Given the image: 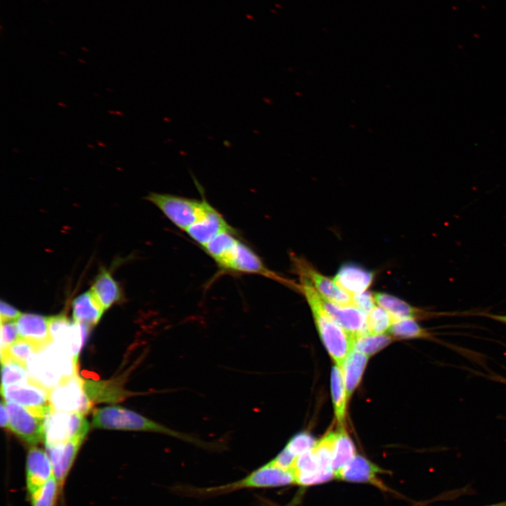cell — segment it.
<instances>
[{
	"label": "cell",
	"mask_w": 506,
	"mask_h": 506,
	"mask_svg": "<svg viewBox=\"0 0 506 506\" xmlns=\"http://www.w3.org/2000/svg\"><path fill=\"white\" fill-rule=\"evenodd\" d=\"M202 248L224 271L260 275L285 282L238 237L235 229L221 233Z\"/></svg>",
	"instance_id": "6da1fadb"
},
{
	"label": "cell",
	"mask_w": 506,
	"mask_h": 506,
	"mask_svg": "<svg viewBox=\"0 0 506 506\" xmlns=\"http://www.w3.org/2000/svg\"><path fill=\"white\" fill-rule=\"evenodd\" d=\"M91 424L95 428L153 432L176 437L202 448H214L192 435L181 432L155 422L136 412L121 406H105L95 410Z\"/></svg>",
	"instance_id": "7a4b0ae2"
},
{
	"label": "cell",
	"mask_w": 506,
	"mask_h": 506,
	"mask_svg": "<svg viewBox=\"0 0 506 506\" xmlns=\"http://www.w3.org/2000/svg\"><path fill=\"white\" fill-rule=\"evenodd\" d=\"M299 286L311 308L320 339L328 353L342 366L344 361L353 350L354 337L347 333L323 310L320 295L309 279L301 276Z\"/></svg>",
	"instance_id": "3957f363"
},
{
	"label": "cell",
	"mask_w": 506,
	"mask_h": 506,
	"mask_svg": "<svg viewBox=\"0 0 506 506\" xmlns=\"http://www.w3.org/2000/svg\"><path fill=\"white\" fill-rule=\"evenodd\" d=\"M27 369L34 382L48 390L78 374L77 363L72 355L53 342L29 358Z\"/></svg>",
	"instance_id": "277c9868"
},
{
	"label": "cell",
	"mask_w": 506,
	"mask_h": 506,
	"mask_svg": "<svg viewBox=\"0 0 506 506\" xmlns=\"http://www.w3.org/2000/svg\"><path fill=\"white\" fill-rule=\"evenodd\" d=\"M145 199L156 206L177 228L185 231L214 207L201 200L150 192Z\"/></svg>",
	"instance_id": "5b68a950"
},
{
	"label": "cell",
	"mask_w": 506,
	"mask_h": 506,
	"mask_svg": "<svg viewBox=\"0 0 506 506\" xmlns=\"http://www.w3.org/2000/svg\"><path fill=\"white\" fill-rule=\"evenodd\" d=\"M296 484L292 469H284L271 461L235 482L208 488L197 489L202 495H219L249 488H268Z\"/></svg>",
	"instance_id": "8992f818"
},
{
	"label": "cell",
	"mask_w": 506,
	"mask_h": 506,
	"mask_svg": "<svg viewBox=\"0 0 506 506\" xmlns=\"http://www.w3.org/2000/svg\"><path fill=\"white\" fill-rule=\"evenodd\" d=\"M49 403L53 411L83 415L89 413L93 406L85 389L84 380L78 374L65 379L49 390Z\"/></svg>",
	"instance_id": "52a82bcc"
},
{
	"label": "cell",
	"mask_w": 506,
	"mask_h": 506,
	"mask_svg": "<svg viewBox=\"0 0 506 506\" xmlns=\"http://www.w3.org/2000/svg\"><path fill=\"white\" fill-rule=\"evenodd\" d=\"M89 424L78 413L51 411L44 417V443L53 446L86 435Z\"/></svg>",
	"instance_id": "ba28073f"
},
{
	"label": "cell",
	"mask_w": 506,
	"mask_h": 506,
	"mask_svg": "<svg viewBox=\"0 0 506 506\" xmlns=\"http://www.w3.org/2000/svg\"><path fill=\"white\" fill-rule=\"evenodd\" d=\"M1 392L5 401L16 403L43 419L51 411L49 390L33 379L23 384L1 386Z\"/></svg>",
	"instance_id": "9c48e42d"
},
{
	"label": "cell",
	"mask_w": 506,
	"mask_h": 506,
	"mask_svg": "<svg viewBox=\"0 0 506 506\" xmlns=\"http://www.w3.org/2000/svg\"><path fill=\"white\" fill-rule=\"evenodd\" d=\"M5 405L9 430L30 445L44 442V419L16 403L5 401Z\"/></svg>",
	"instance_id": "30bf717a"
},
{
	"label": "cell",
	"mask_w": 506,
	"mask_h": 506,
	"mask_svg": "<svg viewBox=\"0 0 506 506\" xmlns=\"http://www.w3.org/2000/svg\"><path fill=\"white\" fill-rule=\"evenodd\" d=\"M89 328V325L70 321L63 314L49 317V330L53 342L67 351L77 363Z\"/></svg>",
	"instance_id": "8fae6325"
},
{
	"label": "cell",
	"mask_w": 506,
	"mask_h": 506,
	"mask_svg": "<svg viewBox=\"0 0 506 506\" xmlns=\"http://www.w3.org/2000/svg\"><path fill=\"white\" fill-rule=\"evenodd\" d=\"M319 295L323 310L347 333L354 338L370 335L367 326V313L354 306L339 305Z\"/></svg>",
	"instance_id": "7c38bea8"
},
{
	"label": "cell",
	"mask_w": 506,
	"mask_h": 506,
	"mask_svg": "<svg viewBox=\"0 0 506 506\" xmlns=\"http://www.w3.org/2000/svg\"><path fill=\"white\" fill-rule=\"evenodd\" d=\"M292 259L297 273L309 279L320 294L335 304L353 306L351 294L342 289L334 280L318 272L304 259Z\"/></svg>",
	"instance_id": "4fadbf2b"
},
{
	"label": "cell",
	"mask_w": 506,
	"mask_h": 506,
	"mask_svg": "<svg viewBox=\"0 0 506 506\" xmlns=\"http://www.w3.org/2000/svg\"><path fill=\"white\" fill-rule=\"evenodd\" d=\"M85 436H78L57 445H45L60 493Z\"/></svg>",
	"instance_id": "5bb4252c"
},
{
	"label": "cell",
	"mask_w": 506,
	"mask_h": 506,
	"mask_svg": "<svg viewBox=\"0 0 506 506\" xmlns=\"http://www.w3.org/2000/svg\"><path fill=\"white\" fill-rule=\"evenodd\" d=\"M53 476V467L46 452L37 447H31L27 455L25 467V482L29 496Z\"/></svg>",
	"instance_id": "9a60e30c"
},
{
	"label": "cell",
	"mask_w": 506,
	"mask_h": 506,
	"mask_svg": "<svg viewBox=\"0 0 506 506\" xmlns=\"http://www.w3.org/2000/svg\"><path fill=\"white\" fill-rule=\"evenodd\" d=\"M20 338L34 344L41 350L53 342L49 330V317L22 313L16 320Z\"/></svg>",
	"instance_id": "2e32d148"
},
{
	"label": "cell",
	"mask_w": 506,
	"mask_h": 506,
	"mask_svg": "<svg viewBox=\"0 0 506 506\" xmlns=\"http://www.w3.org/2000/svg\"><path fill=\"white\" fill-rule=\"evenodd\" d=\"M384 471L362 455H356L335 476V479L354 483H368L380 489L386 487L377 479Z\"/></svg>",
	"instance_id": "e0dca14e"
},
{
	"label": "cell",
	"mask_w": 506,
	"mask_h": 506,
	"mask_svg": "<svg viewBox=\"0 0 506 506\" xmlns=\"http://www.w3.org/2000/svg\"><path fill=\"white\" fill-rule=\"evenodd\" d=\"M234 228L223 216L214 208L204 217L190 226L186 233L201 247L222 232Z\"/></svg>",
	"instance_id": "ac0fdd59"
},
{
	"label": "cell",
	"mask_w": 506,
	"mask_h": 506,
	"mask_svg": "<svg viewBox=\"0 0 506 506\" xmlns=\"http://www.w3.org/2000/svg\"><path fill=\"white\" fill-rule=\"evenodd\" d=\"M374 274L359 265L347 263L342 265L334 281L350 294L365 292L371 285Z\"/></svg>",
	"instance_id": "d6986e66"
},
{
	"label": "cell",
	"mask_w": 506,
	"mask_h": 506,
	"mask_svg": "<svg viewBox=\"0 0 506 506\" xmlns=\"http://www.w3.org/2000/svg\"><path fill=\"white\" fill-rule=\"evenodd\" d=\"M376 303L387 310L394 320L403 318H423L439 316V313H428L417 309L406 301L389 294L375 292L373 294Z\"/></svg>",
	"instance_id": "ffe728a7"
},
{
	"label": "cell",
	"mask_w": 506,
	"mask_h": 506,
	"mask_svg": "<svg viewBox=\"0 0 506 506\" xmlns=\"http://www.w3.org/2000/svg\"><path fill=\"white\" fill-rule=\"evenodd\" d=\"M104 311L119 301L122 292L111 273L102 268L90 290Z\"/></svg>",
	"instance_id": "44dd1931"
},
{
	"label": "cell",
	"mask_w": 506,
	"mask_h": 506,
	"mask_svg": "<svg viewBox=\"0 0 506 506\" xmlns=\"http://www.w3.org/2000/svg\"><path fill=\"white\" fill-rule=\"evenodd\" d=\"M104 309L101 307L91 290L77 296L72 302L74 321L93 326L100 320Z\"/></svg>",
	"instance_id": "7402d4cb"
},
{
	"label": "cell",
	"mask_w": 506,
	"mask_h": 506,
	"mask_svg": "<svg viewBox=\"0 0 506 506\" xmlns=\"http://www.w3.org/2000/svg\"><path fill=\"white\" fill-rule=\"evenodd\" d=\"M368 356L353 350L344 361L341 368L344 379L347 398H349L361 379Z\"/></svg>",
	"instance_id": "603a6c76"
},
{
	"label": "cell",
	"mask_w": 506,
	"mask_h": 506,
	"mask_svg": "<svg viewBox=\"0 0 506 506\" xmlns=\"http://www.w3.org/2000/svg\"><path fill=\"white\" fill-rule=\"evenodd\" d=\"M354 444L343 426L335 432L332 468L335 476L355 457Z\"/></svg>",
	"instance_id": "cb8c5ba5"
},
{
	"label": "cell",
	"mask_w": 506,
	"mask_h": 506,
	"mask_svg": "<svg viewBox=\"0 0 506 506\" xmlns=\"http://www.w3.org/2000/svg\"><path fill=\"white\" fill-rule=\"evenodd\" d=\"M331 393L337 421L342 426L348 398L343 372L337 365L333 366L331 372Z\"/></svg>",
	"instance_id": "d4e9b609"
},
{
	"label": "cell",
	"mask_w": 506,
	"mask_h": 506,
	"mask_svg": "<svg viewBox=\"0 0 506 506\" xmlns=\"http://www.w3.org/2000/svg\"><path fill=\"white\" fill-rule=\"evenodd\" d=\"M389 332L400 339L429 338L432 335L413 318H403L393 321Z\"/></svg>",
	"instance_id": "484cf974"
},
{
	"label": "cell",
	"mask_w": 506,
	"mask_h": 506,
	"mask_svg": "<svg viewBox=\"0 0 506 506\" xmlns=\"http://www.w3.org/2000/svg\"><path fill=\"white\" fill-rule=\"evenodd\" d=\"M38 351L34 344L20 338L1 352V362L11 359L27 368L29 358Z\"/></svg>",
	"instance_id": "4316f807"
},
{
	"label": "cell",
	"mask_w": 506,
	"mask_h": 506,
	"mask_svg": "<svg viewBox=\"0 0 506 506\" xmlns=\"http://www.w3.org/2000/svg\"><path fill=\"white\" fill-rule=\"evenodd\" d=\"M84 384L86 394L92 401H114L123 395V391L112 383L87 381Z\"/></svg>",
	"instance_id": "83f0119b"
},
{
	"label": "cell",
	"mask_w": 506,
	"mask_h": 506,
	"mask_svg": "<svg viewBox=\"0 0 506 506\" xmlns=\"http://www.w3.org/2000/svg\"><path fill=\"white\" fill-rule=\"evenodd\" d=\"M1 377L2 387L23 384L32 380L27 369L11 359L1 362Z\"/></svg>",
	"instance_id": "f1b7e54d"
},
{
	"label": "cell",
	"mask_w": 506,
	"mask_h": 506,
	"mask_svg": "<svg viewBox=\"0 0 506 506\" xmlns=\"http://www.w3.org/2000/svg\"><path fill=\"white\" fill-rule=\"evenodd\" d=\"M392 339L385 335H367L354 339L353 350L368 356L373 355L391 343Z\"/></svg>",
	"instance_id": "f546056e"
},
{
	"label": "cell",
	"mask_w": 506,
	"mask_h": 506,
	"mask_svg": "<svg viewBox=\"0 0 506 506\" xmlns=\"http://www.w3.org/2000/svg\"><path fill=\"white\" fill-rule=\"evenodd\" d=\"M60 494L58 482L55 477L51 478L44 486L30 495L32 506H56L58 495Z\"/></svg>",
	"instance_id": "4dcf8cb0"
},
{
	"label": "cell",
	"mask_w": 506,
	"mask_h": 506,
	"mask_svg": "<svg viewBox=\"0 0 506 506\" xmlns=\"http://www.w3.org/2000/svg\"><path fill=\"white\" fill-rule=\"evenodd\" d=\"M393 318L381 306H375L367 315V326L370 335H382L389 330Z\"/></svg>",
	"instance_id": "1f68e13d"
},
{
	"label": "cell",
	"mask_w": 506,
	"mask_h": 506,
	"mask_svg": "<svg viewBox=\"0 0 506 506\" xmlns=\"http://www.w3.org/2000/svg\"><path fill=\"white\" fill-rule=\"evenodd\" d=\"M316 443L315 439L309 433L300 432L292 436L285 446L297 456L311 450Z\"/></svg>",
	"instance_id": "d6a6232c"
},
{
	"label": "cell",
	"mask_w": 506,
	"mask_h": 506,
	"mask_svg": "<svg viewBox=\"0 0 506 506\" xmlns=\"http://www.w3.org/2000/svg\"><path fill=\"white\" fill-rule=\"evenodd\" d=\"M20 339L16 320L1 323V352Z\"/></svg>",
	"instance_id": "836d02e7"
},
{
	"label": "cell",
	"mask_w": 506,
	"mask_h": 506,
	"mask_svg": "<svg viewBox=\"0 0 506 506\" xmlns=\"http://www.w3.org/2000/svg\"><path fill=\"white\" fill-rule=\"evenodd\" d=\"M352 305L365 313H368L375 306L374 294L369 292H363L351 294Z\"/></svg>",
	"instance_id": "e575fe53"
},
{
	"label": "cell",
	"mask_w": 506,
	"mask_h": 506,
	"mask_svg": "<svg viewBox=\"0 0 506 506\" xmlns=\"http://www.w3.org/2000/svg\"><path fill=\"white\" fill-rule=\"evenodd\" d=\"M297 456L286 446L271 462L284 469H292Z\"/></svg>",
	"instance_id": "d590c367"
},
{
	"label": "cell",
	"mask_w": 506,
	"mask_h": 506,
	"mask_svg": "<svg viewBox=\"0 0 506 506\" xmlns=\"http://www.w3.org/2000/svg\"><path fill=\"white\" fill-rule=\"evenodd\" d=\"M21 314H22L21 312L20 311H18L17 309H15V307H13V306L10 305L8 303L4 302L3 301H1V304H0L1 323L11 321V320H16Z\"/></svg>",
	"instance_id": "8d00e7d4"
},
{
	"label": "cell",
	"mask_w": 506,
	"mask_h": 506,
	"mask_svg": "<svg viewBox=\"0 0 506 506\" xmlns=\"http://www.w3.org/2000/svg\"><path fill=\"white\" fill-rule=\"evenodd\" d=\"M0 416H1V426L4 428H8V422H9V417H8V413L6 409V405H5V401L2 400L1 403V409H0Z\"/></svg>",
	"instance_id": "74e56055"
},
{
	"label": "cell",
	"mask_w": 506,
	"mask_h": 506,
	"mask_svg": "<svg viewBox=\"0 0 506 506\" xmlns=\"http://www.w3.org/2000/svg\"><path fill=\"white\" fill-rule=\"evenodd\" d=\"M494 379H496L498 382H500L501 383H503L506 384V378L500 376H494Z\"/></svg>",
	"instance_id": "f35d334b"
},
{
	"label": "cell",
	"mask_w": 506,
	"mask_h": 506,
	"mask_svg": "<svg viewBox=\"0 0 506 506\" xmlns=\"http://www.w3.org/2000/svg\"><path fill=\"white\" fill-rule=\"evenodd\" d=\"M486 506H506V500L499 502L497 503H494L492 505H486Z\"/></svg>",
	"instance_id": "ab89813d"
}]
</instances>
